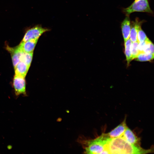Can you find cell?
Wrapping results in <instances>:
<instances>
[{
    "instance_id": "6da1fadb",
    "label": "cell",
    "mask_w": 154,
    "mask_h": 154,
    "mask_svg": "<svg viewBox=\"0 0 154 154\" xmlns=\"http://www.w3.org/2000/svg\"><path fill=\"white\" fill-rule=\"evenodd\" d=\"M109 154H145L151 149H145L128 142L122 136L110 138L107 145Z\"/></svg>"
},
{
    "instance_id": "7a4b0ae2",
    "label": "cell",
    "mask_w": 154,
    "mask_h": 154,
    "mask_svg": "<svg viewBox=\"0 0 154 154\" xmlns=\"http://www.w3.org/2000/svg\"><path fill=\"white\" fill-rule=\"evenodd\" d=\"M110 139L105 133H103L92 139H88L81 137L78 138V141L82 145L85 153L109 154L107 149V145Z\"/></svg>"
},
{
    "instance_id": "3957f363",
    "label": "cell",
    "mask_w": 154,
    "mask_h": 154,
    "mask_svg": "<svg viewBox=\"0 0 154 154\" xmlns=\"http://www.w3.org/2000/svg\"><path fill=\"white\" fill-rule=\"evenodd\" d=\"M123 11L126 16H129L131 13L135 12L153 13L149 6L148 0H135L129 6L124 9Z\"/></svg>"
},
{
    "instance_id": "277c9868",
    "label": "cell",
    "mask_w": 154,
    "mask_h": 154,
    "mask_svg": "<svg viewBox=\"0 0 154 154\" xmlns=\"http://www.w3.org/2000/svg\"><path fill=\"white\" fill-rule=\"evenodd\" d=\"M49 30L37 25L28 29L25 33L21 41L25 42L32 39H38L44 33Z\"/></svg>"
},
{
    "instance_id": "5b68a950",
    "label": "cell",
    "mask_w": 154,
    "mask_h": 154,
    "mask_svg": "<svg viewBox=\"0 0 154 154\" xmlns=\"http://www.w3.org/2000/svg\"><path fill=\"white\" fill-rule=\"evenodd\" d=\"M13 86L16 96L21 94L27 96L25 77L15 74L13 79Z\"/></svg>"
},
{
    "instance_id": "8992f818",
    "label": "cell",
    "mask_w": 154,
    "mask_h": 154,
    "mask_svg": "<svg viewBox=\"0 0 154 154\" xmlns=\"http://www.w3.org/2000/svg\"><path fill=\"white\" fill-rule=\"evenodd\" d=\"M126 118L120 124L109 132L105 133L106 135L110 138L121 137L127 127L126 123Z\"/></svg>"
},
{
    "instance_id": "52a82bcc",
    "label": "cell",
    "mask_w": 154,
    "mask_h": 154,
    "mask_svg": "<svg viewBox=\"0 0 154 154\" xmlns=\"http://www.w3.org/2000/svg\"><path fill=\"white\" fill-rule=\"evenodd\" d=\"M7 49L10 53L14 68L20 61L21 56L23 52L19 45L14 47H11L7 46Z\"/></svg>"
},
{
    "instance_id": "ba28073f",
    "label": "cell",
    "mask_w": 154,
    "mask_h": 154,
    "mask_svg": "<svg viewBox=\"0 0 154 154\" xmlns=\"http://www.w3.org/2000/svg\"><path fill=\"white\" fill-rule=\"evenodd\" d=\"M143 21H140L138 18L131 23V28L130 34V39L132 42L137 41V35L138 31L141 27Z\"/></svg>"
},
{
    "instance_id": "9c48e42d",
    "label": "cell",
    "mask_w": 154,
    "mask_h": 154,
    "mask_svg": "<svg viewBox=\"0 0 154 154\" xmlns=\"http://www.w3.org/2000/svg\"><path fill=\"white\" fill-rule=\"evenodd\" d=\"M121 31L124 41L129 38L131 30V22L129 16H126L121 25Z\"/></svg>"
},
{
    "instance_id": "30bf717a",
    "label": "cell",
    "mask_w": 154,
    "mask_h": 154,
    "mask_svg": "<svg viewBox=\"0 0 154 154\" xmlns=\"http://www.w3.org/2000/svg\"><path fill=\"white\" fill-rule=\"evenodd\" d=\"M38 40V39H32L25 42L21 41L19 45L23 52L27 53L33 52Z\"/></svg>"
},
{
    "instance_id": "8fae6325",
    "label": "cell",
    "mask_w": 154,
    "mask_h": 154,
    "mask_svg": "<svg viewBox=\"0 0 154 154\" xmlns=\"http://www.w3.org/2000/svg\"><path fill=\"white\" fill-rule=\"evenodd\" d=\"M122 136L130 144L136 145L138 143V138L133 131L127 127Z\"/></svg>"
},
{
    "instance_id": "7c38bea8",
    "label": "cell",
    "mask_w": 154,
    "mask_h": 154,
    "mask_svg": "<svg viewBox=\"0 0 154 154\" xmlns=\"http://www.w3.org/2000/svg\"><path fill=\"white\" fill-rule=\"evenodd\" d=\"M29 68L25 62L20 61L14 67L15 74L25 77Z\"/></svg>"
},
{
    "instance_id": "4fadbf2b",
    "label": "cell",
    "mask_w": 154,
    "mask_h": 154,
    "mask_svg": "<svg viewBox=\"0 0 154 154\" xmlns=\"http://www.w3.org/2000/svg\"><path fill=\"white\" fill-rule=\"evenodd\" d=\"M132 42L129 38L124 41L125 54L128 64L132 60L131 46Z\"/></svg>"
},
{
    "instance_id": "5bb4252c",
    "label": "cell",
    "mask_w": 154,
    "mask_h": 154,
    "mask_svg": "<svg viewBox=\"0 0 154 154\" xmlns=\"http://www.w3.org/2000/svg\"><path fill=\"white\" fill-rule=\"evenodd\" d=\"M33 52L27 53L23 52L21 56L20 61L25 62L30 67L33 58Z\"/></svg>"
},
{
    "instance_id": "9a60e30c",
    "label": "cell",
    "mask_w": 154,
    "mask_h": 154,
    "mask_svg": "<svg viewBox=\"0 0 154 154\" xmlns=\"http://www.w3.org/2000/svg\"><path fill=\"white\" fill-rule=\"evenodd\" d=\"M153 58L154 54L141 52L139 53L135 59L137 61L143 62L151 61Z\"/></svg>"
},
{
    "instance_id": "2e32d148",
    "label": "cell",
    "mask_w": 154,
    "mask_h": 154,
    "mask_svg": "<svg viewBox=\"0 0 154 154\" xmlns=\"http://www.w3.org/2000/svg\"><path fill=\"white\" fill-rule=\"evenodd\" d=\"M138 43L137 41L132 42L131 46L132 60L135 59L139 53L138 48Z\"/></svg>"
},
{
    "instance_id": "e0dca14e",
    "label": "cell",
    "mask_w": 154,
    "mask_h": 154,
    "mask_svg": "<svg viewBox=\"0 0 154 154\" xmlns=\"http://www.w3.org/2000/svg\"><path fill=\"white\" fill-rule=\"evenodd\" d=\"M147 38L145 32L141 29V27L139 29L137 35V41L138 43L142 42L148 40Z\"/></svg>"
}]
</instances>
